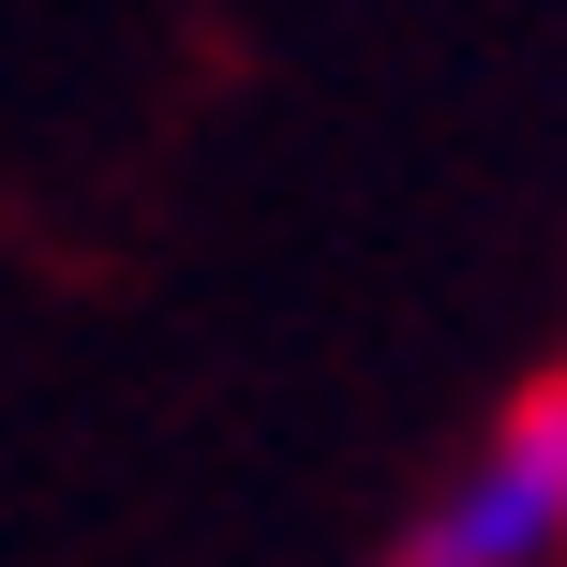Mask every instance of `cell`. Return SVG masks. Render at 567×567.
<instances>
[{
	"label": "cell",
	"instance_id": "1",
	"mask_svg": "<svg viewBox=\"0 0 567 567\" xmlns=\"http://www.w3.org/2000/svg\"><path fill=\"white\" fill-rule=\"evenodd\" d=\"M419 567H567V373L478 433V463L419 523Z\"/></svg>",
	"mask_w": 567,
	"mask_h": 567
}]
</instances>
